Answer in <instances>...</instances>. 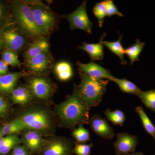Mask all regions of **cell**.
Wrapping results in <instances>:
<instances>
[{
	"label": "cell",
	"instance_id": "1",
	"mask_svg": "<svg viewBox=\"0 0 155 155\" xmlns=\"http://www.w3.org/2000/svg\"><path fill=\"white\" fill-rule=\"evenodd\" d=\"M90 110V108L80 97L75 87L72 94L57 106L55 112L63 125L72 128L76 125L88 124Z\"/></svg>",
	"mask_w": 155,
	"mask_h": 155
},
{
	"label": "cell",
	"instance_id": "2",
	"mask_svg": "<svg viewBox=\"0 0 155 155\" xmlns=\"http://www.w3.org/2000/svg\"><path fill=\"white\" fill-rule=\"evenodd\" d=\"M11 9L14 25L22 34L35 40L43 36L37 26L32 10L25 1H12Z\"/></svg>",
	"mask_w": 155,
	"mask_h": 155
},
{
	"label": "cell",
	"instance_id": "3",
	"mask_svg": "<svg viewBox=\"0 0 155 155\" xmlns=\"http://www.w3.org/2000/svg\"><path fill=\"white\" fill-rule=\"evenodd\" d=\"M80 84L76 87L78 94L90 109L97 107L102 101L110 81L90 77L80 71Z\"/></svg>",
	"mask_w": 155,
	"mask_h": 155
},
{
	"label": "cell",
	"instance_id": "4",
	"mask_svg": "<svg viewBox=\"0 0 155 155\" xmlns=\"http://www.w3.org/2000/svg\"><path fill=\"white\" fill-rule=\"evenodd\" d=\"M25 130H35L43 136L49 135L54 130V122L51 115L47 110L34 107L25 110L19 117Z\"/></svg>",
	"mask_w": 155,
	"mask_h": 155
},
{
	"label": "cell",
	"instance_id": "5",
	"mask_svg": "<svg viewBox=\"0 0 155 155\" xmlns=\"http://www.w3.org/2000/svg\"><path fill=\"white\" fill-rule=\"evenodd\" d=\"M32 10L35 23L43 36L51 33L57 23L54 13L48 5L39 1H25Z\"/></svg>",
	"mask_w": 155,
	"mask_h": 155
},
{
	"label": "cell",
	"instance_id": "6",
	"mask_svg": "<svg viewBox=\"0 0 155 155\" xmlns=\"http://www.w3.org/2000/svg\"><path fill=\"white\" fill-rule=\"evenodd\" d=\"M4 48L17 53L23 49L27 44V39L14 25V22L5 28L3 32Z\"/></svg>",
	"mask_w": 155,
	"mask_h": 155
},
{
	"label": "cell",
	"instance_id": "7",
	"mask_svg": "<svg viewBox=\"0 0 155 155\" xmlns=\"http://www.w3.org/2000/svg\"><path fill=\"white\" fill-rule=\"evenodd\" d=\"M72 141L64 137H55L46 140L39 155H73Z\"/></svg>",
	"mask_w": 155,
	"mask_h": 155
},
{
	"label": "cell",
	"instance_id": "8",
	"mask_svg": "<svg viewBox=\"0 0 155 155\" xmlns=\"http://www.w3.org/2000/svg\"><path fill=\"white\" fill-rule=\"evenodd\" d=\"M86 1H84L75 11L63 18L69 21L71 30L80 29L91 34L92 23L90 20L86 9Z\"/></svg>",
	"mask_w": 155,
	"mask_h": 155
},
{
	"label": "cell",
	"instance_id": "9",
	"mask_svg": "<svg viewBox=\"0 0 155 155\" xmlns=\"http://www.w3.org/2000/svg\"><path fill=\"white\" fill-rule=\"evenodd\" d=\"M28 88L33 97L40 100H47L52 93L53 87L51 81L46 78L34 76L28 81Z\"/></svg>",
	"mask_w": 155,
	"mask_h": 155
},
{
	"label": "cell",
	"instance_id": "10",
	"mask_svg": "<svg viewBox=\"0 0 155 155\" xmlns=\"http://www.w3.org/2000/svg\"><path fill=\"white\" fill-rule=\"evenodd\" d=\"M138 142V139L135 136L125 132L118 134L114 143L116 155H127L134 153Z\"/></svg>",
	"mask_w": 155,
	"mask_h": 155
},
{
	"label": "cell",
	"instance_id": "11",
	"mask_svg": "<svg viewBox=\"0 0 155 155\" xmlns=\"http://www.w3.org/2000/svg\"><path fill=\"white\" fill-rule=\"evenodd\" d=\"M21 140L23 145L29 150L30 155L39 154L46 140L41 134L29 130H25Z\"/></svg>",
	"mask_w": 155,
	"mask_h": 155
},
{
	"label": "cell",
	"instance_id": "12",
	"mask_svg": "<svg viewBox=\"0 0 155 155\" xmlns=\"http://www.w3.org/2000/svg\"><path fill=\"white\" fill-rule=\"evenodd\" d=\"M25 66L31 72L41 74L48 71L52 64L51 57L49 52L42 53L25 61Z\"/></svg>",
	"mask_w": 155,
	"mask_h": 155
},
{
	"label": "cell",
	"instance_id": "13",
	"mask_svg": "<svg viewBox=\"0 0 155 155\" xmlns=\"http://www.w3.org/2000/svg\"><path fill=\"white\" fill-rule=\"evenodd\" d=\"M89 123L92 130L99 136L107 140L112 139L115 137L114 129L105 119L98 114H95L89 119Z\"/></svg>",
	"mask_w": 155,
	"mask_h": 155
},
{
	"label": "cell",
	"instance_id": "14",
	"mask_svg": "<svg viewBox=\"0 0 155 155\" xmlns=\"http://www.w3.org/2000/svg\"><path fill=\"white\" fill-rule=\"evenodd\" d=\"M76 64L80 72L90 77L111 81L114 77L109 70L94 62L85 64L77 62Z\"/></svg>",
	"mask_w": 155,
	"mask_h": 155
},
{
	"label": "cell",
	"instance_id": "15",
	"mask_svg": "<svg viewBox=\"0 0 155 155\" xmlns=\"http://www.w3.org/2000/svg\"><path fill=\"white\" fill-rule=\"evenodd\" d=\"M23 74L22 72H15L0 76V93L10 95Z\"/></svg>",
	"mask_w": 155,
	"mask_h": 155
},
{
	"label": "cell",
	"instance_id": "16",
	"mask_svg": "<svg viewBox=\"0 0 155 155\" xmlns=\"http://www.w3.org/2000/svg\"><path fill=\"white\" fill-rule=\"evenodd\" d=\"M49 43L48 40L42 36L29 45L24 53V59L25 61L42 53L49 51Z\"/></svg>",
	"mask_w": 155,
	"mask_h": 155
},
{
	"label": "cell",
	"instance_id": "17",
	"mask_svg": "<svg viewBox=\"0 0 155 155\" xmlns=\"http://www.w3.org/2000/svg\"><path fill=\"white\" fill-rule=\"evenodd\" d=\"M10 96L12 102L21 105L28 104L33 97L28 87L24 85L15 87Z\"/></svg>",
	"mask_w": 155,
	"mask_h": 155
},
{
	"label": "cell",
	"instance_id": "18",
	"mask_svg": "<svg viewBox=\"0 0 155 155\" xmlns=\"http://www.w3.org/2000/svg\"><path fill=\"white\" fill-rule=\"evenodd\" d=\"M103 36L99 42L96 44L83 43L82 46L78 47V48L83 50L87 53L92 61H101L104 56Z\"/></svg>",
	"mask_w": 155,
	"mask_h": 155
},
{
	"label": "cell",
	"instance_id": "19",
	"mask_svg": "<svg viewBox=\"0 0 155 155\" xmlns=\"http://www.w3.org/2000/svg\"><path fill=\"white\" fill-rule=\"evenodd\" d=\"M54 71L58 79L61 81H68L73 75L72 65L67 61H60L57 63L54 68Z\"/></svg>",
	"mask_w": 155,
	"mask_h": 155
},
{
	"label": "cell",
	"instance_id": "20",
	"mask_svg": "<svg viewBox=\"0 0 155 155\" xmlns=\"http://www.w3.org/2000/svg\"><path fill=\"white\" fill-rule=\"evenodd\" d=\"M22 143V140L15 134L4 136L0 143V155H7L15 147Z\"/></svg>",
	"mask_w": 155,
	"mask_h": 155
},
{
	"label": "cell",
	"instance_id": "21",
	"mask_svg": "<svg viewBox=\"0 0 155 155\" xmlns=\"http://www.w3.org/2000/svg\"><path fill=\"white\" fill-rule=\"evenodd\" d=\"M24 130H25L24 125L19 118L14 119L0 128L4 136L17 134Z\"/></svg>",
	"mask_w": 155,
	"mask_h": 155
},
{
	"label": "cell",
	"instance_id": "22",
	"mask_svg": "<svg viewBox=\"0 0 155 155\" xmlns=\"http://www.w3.org/2000/svg\"><path fill=\"white\" fill-rule=\"evenodd\" d=\"M112 81L115 82L123 92L136 95L141 91L135 84L125 78L119 79L114 77Z\"/></svg>",
	"mask_w": 155,
	"mask_h": 155
},
{
	"label": "cell",
	"instance_id": "23",
	"mask_svg": "<svg viewBox=\"0 0 155 155\" xmlns=\"http://www.w3.org/2000/svg\"><path fill=\"white\" fill-rule=\"evenodd\" d=\"M122 36L119 37L118 40L115 41H103V45L107 47L112 52L118 56L121 61L122 64H126L127 62L125 60L124 55L125 54V49L123 48L121 44Z\"/></svg>",
	"mask_w": 155,
	"mask_h": 155
},
{
	"label": "cell",
	"instance_id": "24",
	"mask_svg": "<svg viewBox=\"0 0 155 155\" xmlns=\"http://www.w3.org/2000/svg\"><path fill=\"white\" fill-rule=\"evenodd\" d=\"M136 111L138 114L143 125L148 134H150L154 139L155 141V127L150 121L148 116L146 114L143 108L141 107L136 108Z\"/></svg>",
	"mask_w": 155,
	"mask_h": 155
},
{
	"label": "cell",
	"instance_id": "25",
	"mask_svg": "<svg viewBox=\"0 0 155 155\" xmlns=\"http://www.w3.org/2000/svg\"><path fill=\"white\" fill-rule=\"evenodd\" d=\"M144 45V42H141L139 40L137 39L135 44L125 49V54L127 55L130 59V64H133L135 61H139V57Z\"/></svg>",
	"mask_w": 155,
	"mask_h": 155
},
{
	"label": "cell",
	"instance_id": "26",
	"mask_svg": "<svg viewBox=\"0 0 155 155\" xmlns=\"http://www.w3.org/2000/svg\"><path fill=\"white\" fill-rule=\"evenodd\" d=\"M136 95L140 99L145 106L155 113V90L141 91Z\"/></svg>",
	"mask_w": 155,
	"mask_h": 155
},
{
	"label": "cell",
	"instance_id": "27",
	"mask_svg": "<svg viewBox=\"0 0 155 155\" xmlns=\"http://www.w3.org/2000/svg\"><path fill=\"white\" fill-rule=\"evenodd\" d=\"M104 114L107 119L114 125L122 126L125 123L126 119L125 114L120 110L111 111L107 109L105 111Z\"/></svg>",
	"mask_w": 155,
	"mask_h": 155
},
{
	"label": "cell",
	"instance_id": "28",
	"mask_svg": "<svg viewBox=\"0 0 155 155\" xmlns=\"http://www.w3.org/2000/svg\"><path fill=\"white\" fill-rule=\"evenodd\" d=\"M2 60L8 66L20 67L22 65L19 61L17 53L8 49H3L2 54Z\"/></svg>",
	"mask_w": 155,
	"mask_h": 155
},
{
	"label": "cell",
	"instance_id": "29",
	"mask_svg": "<svg viewBox=\"0 0 155 155\" xmlns=\"http://www.w3.org/2000/svg\"><path fill=\"white\" fill-rule=\"evenodd\" d=\"M72 135L78 143H85L91 140L89 131L84 128L82 124L72 131Z\"/></svg>",
	"mask_w": 155,
	"mask_h": 155
},
{
	"label": "cell",
	"instance_id": "30",
	"mask_svg": "<svg viewBox=\"0 0 155 155\" xmlns=\"http://www.w3.org/2000/svg\"><path fill=\"white\" fill-rule=\"evenodd\" d=\"M94 14L96 17L98 22L99 26L102 27L105 17L107 16V11L104 1L97 3L93 10Z\"/></svg>",
	"mask_w": 155,
	"mask_h": 155
},
{
	"label": "cell",
	"instance_id": "31",
	"mask_svg": "<svg viewBox=\"0 0 155 155\" xmlns=\"http://www.w3.org/2000/svg\"><path fill=\"white\" fill-rule=\"evenodd\" d=\"M9 11L8 5L4 2L0 1V29L12 23L9 20Z\"/></svg>",
	"mask_w": 155,
	"mask_h": 155
},
{
	"label": "cell",
	"instance_id": "32",
	"mask_svg": "<svg viewBox=\"0 0 155 155\" xmlns=\"http://www.w3.org/2000/svg\"><path fill=\"white\" fill-rule=\"evenodd\" d=\"M93 145L92 143L86 144L78 143L73 148V153L76 155H91V148Z\"/></svg>",
	"mask_w": 155,
	"mask_h": 155
},
{
	"label": "cell",
	"instance_id": "33",
	"mask_svg": "<svg viewBox=\"0 0 155 155\" xmlns=\"http://www.w3.org/2000/svg\"><path fill=\"white\" fill-rule=\"evenodd\" d=\"M104 2L105 5L107 16L111 17L114 15H117L119 17H123V15L121 12H119L113 1L106 0Z\"/></svg>",
	"mask_w": 155,
	"mask_h": 155
},
{
	"label": "cell",
	"instance_id": "34",
	"mask_svg": "<svg viewBox=\"0 0 155 155\" xmlns=\"http://www.w3.org/2000/svg\"><path fill=\"white\" fill-rule=\"evenodd\" d=\"M10 110L8 102L3 96L0 95V116L3 118L8 116Z\"/></svg>",
	"mask_w": 155,
	"mask_h": 155
},
{
	"label": "cell",
	"instance_id": "35",
	"mask_svg": "<svg viewBox=\"0 0 155 155\" xmlns=\"http://www.w3.org/2000/svg\"><path fill=\"white\" fill-rule=\"evenodd\" d=\"M11 155H31L27 148L24 145H19L12 150Z\"/></svg>",
	"mask_w": 155,
	"mask_h": 155
},
{
	"label": "cell",
	"instance_id": "36",
	"mask_svg": "<svg viewBox=\"0 0 155 155\" xmlns=\"http://www.w3.org/2000/svg\"><path fill=\"white\" fill-rule=\"evenodd\" d=\"M9 72L8 66L2 61L0 60V76L7 75Z\"/></svg>",
	"mask_w": 155,
	"mask_h": 155
},
{
	"label": "cell",
	"instance_id": "37",
	"mask_svg": "<svg viewBox=\"0 0 155 155\" xmlns=\"http://www.w3.org/2000/svg\"><path fill=\"white\" fill-rule=\"evenodd\" d=\"M12 23H13V22H12ZM10 24H9V25H10ZM8 25H7V26H5V27H4V28H2V29H0V51H1V50H2V49L4 48V43H3L2 36L3 31H4V29H5V28L7 26H8Z\"/></svg>",
	"mask_w": 155,
	"mask_h": 155
},
{
	"label": "cell",
	"instance_id": "38",
	"mask_svg": "<svg viewBox=\"0 0 155 155\" xmlns=\"http://www.w3.org/2000/svg\"><path fill=\"white\" fill-rule=\"evenodd\" d=\"M127 155H144V154L142 152H137L136 153H132Z\"/></svg>",
	"mask_w": 155,
	"mask_h": 155
},
{
	"label": "cell",
	"instance_id": "39",
	"mask_svg": "<svg viewBox=\"0 0 155 155\" xmlns=\"http://www.w3.org/2000/svg\"></svg>",
	"mask_w": 155,
	"mask_h": 155
}]
</instances>
